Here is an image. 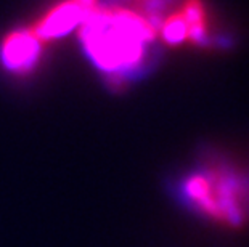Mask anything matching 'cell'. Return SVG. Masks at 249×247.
<instances>
[{"mask_svg": "<svg viewBox=\"0 0 249 247\" xmlns=\"http://www.w3.org/2000/svg\"><path fill=\"white\" fill-rule=\"evenodd\" d=\"M40 44L42 42L31 29L8 34L2 44V61L5 67L13 72L31 71L39 58Z\"/></svg>", "mask_w": 249, "mask_h": 247, "instance_id": "4", "label": "cell"}, {"mask_svg": "<svg viewBox=\"0 0 249 247\" xmlns=\"http://www.w3.org/2000/svg\"><path fill=\"white\" fill-rule=\"evenodd\" d=\"M156 33V26L134 8L97 7L84 19L81 39L100 69L124 81L148 60Z\"/></svg>", "mask_w": 249, "mask_h": 247, "instance_id": "2", "label": "cell"}, {"mask_svg": "<svg viewBox=\"0 0 249 247\" xmlns=\"http://www.w3.org/2000/svg\"><path fill=\"white\" fill-rule=\"evenodd\" d=\"M77 2H79V3H82L87 10L97 8V0H77Z\"/></svg>", "mask_w": 249, "mask_h": 247, "instance_id": "5", "label": "cell"}, {"mask_svg": "<svg viewBox=\"0 0 249 247\" xmlns=\"http://www.w3.org/2000/svg\"><path fill=\"white\" fill-rule=\"evenodd\" d=\"M90 12L92 10H87L77 0H66L52 8L39 23L31 28V31L40 42L61 37L72 31L77 24L84 23Z\"/></svg>", "mask_w": 249, "mask_h": 247, "instance_id": "3", "label": "cell"}, {"mask_svg": "<svg viewBox=\"0 0 249 247\" xmlns=\"http://www.w3.org/2000/svg\"><path fill=\"white\" fill-rule=\"evenodd\" d=\"M174 196L206 223L240 228L249 222V170L224 156L201 157L177 178Z\"/></svg>", "mask_w": 249, "mask_h": 247, "instance_id": "1", "label": "cell"}]
</instances>
